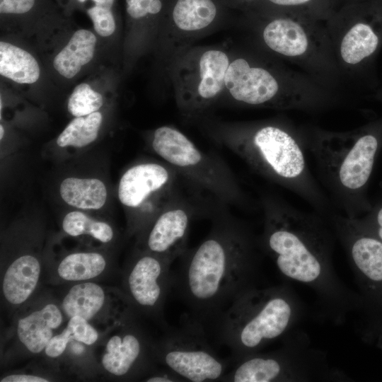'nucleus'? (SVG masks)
Wrapping results in <instances>:
<instances>
[{"label":"nucleus","instance_id":"1","mask_svg":"<svg viewBox=\"0 0 382 382\" xmlns=\"http://www.w3.org/2000/svg\"><path fill=\"white\" fill-rule=\"evenodd\" d=\"M257 241L248 228L219 214L211 231L180 257L172 272V289L201 323L215 324L231 303L255 286Z\"/></svg>","mask_w":382,"mask_h":382},{"label":"nucleus","instance_id":"2","mask_svg":"<svg viewBox=\"0 0 382 382\" xmlns=\"http://www.w3.org/2000/svg\"><path fill=\"white\" fill-rule=\"evenodd\" d=\"M263 231L260 247L286 278L313 289L333 308L345 311L358 300L335 275L332 264L333 236L328 220L301 211L281 198L264 195Z\"/></svg>","mask_w":382,"mask_h":382},{"label":"nucleus","instance_id":"3","mask_svg":"<svg viewBox=\"0 0 382 382\" xmlns=\"http://www.w3.org/2000/svg\"><path fill=\"white\" fill-rule=\"evenodd\" d=\"M210 134L254 171L296 194L323 217L335 210L308 168L301 129L272 119L220 123L210 127Z\"/></svg>","mask_w":382,"mask_h":382},{"label":"nucleus","instance_id":"4","mask_svg":"<svg viewBox=\"0 0 382 382\" xmlns=\"http://www.w3.org/2000/svg\"><path fill=\"white\" fill-rule=\"evenodd\" d=\"M381 128L373 125L347 132L301 129L306 149L313 156L331 203L349 218L359 217L366 209L364 192L381 145Z\"/></svg>","mask_w":382,"mask_h":382},{"label":"nucleus","instance_id":"5","mask_svg":"<svg viewBox=\"0 0 382 382\" xmlns=\"http://www.w3.org/2000/svg\"><path fill=\"white\" fill-rule=\"evenodd\" d=\"M299 312V301L287 286H253L241 294L214 324L216 335L231 349L233 361L286 334Z\"/></svg>","mask_w":382,"mask_h":382},{"label":"nucleus","instance_id":"6","mask_svg":"<svg viewBox=\"0 0 382 382\" xmlns=\"http://www.w3.org/2000/svg\"><path fill=\"white\" fill-rule=\"evenodd\" d=\"M248 12L265 50L279 61L299 67L328 87L333 88L338 84L342 76L325 24L296 14Z\"/></svg>","mask_w":382,"mask_h":382},{"label":"nucleus","instance_id":"7","mask_svg":"<svg viewBox=\"0 0 382 382\" xmlns=\"http://www.w3.org/2000/svg\"><path fill=\"white\" fill-rule=\"evenodd\" d=\"M151 146L181 177L219 202L239 206L247 203L246 196L228 166L218 156L199 149L175 127L156 129Z\"/></svg>","mask_w":382,"mask_h":382},{"label":"nucleus","instance_id":"8","mask_svg":"<svg viewBox=\"0 0 382 382\" xmlns=\"http://www.w3.org/2000/svg\"><path fill=\"white\" fill-rule=\"evenodd\" d=\"M225 382H298L332 379L338 376L329 369L320 351L301 344L289 343L282 348L265 353L255 352L236 361Z\"/></svg>","mask_w":382,"mask_h":382},{"label":"nucleus","instance_id":"9","mask_svg":"<svg viewBox=\"0 0 382 382\" xmlns=\"http://www.w3.org/2000/svg\"><path fill=\"white\" fill-rule=\"evenodd\" d=\"M181 321L180 328H170L155 342L157 362L184 381H221L229 361L219 357L208 343L201 323L187 314Z\"/></svg>","mask_w":382,"mask_h":382},{"label":"nucleus","instance_id":"10","mask_svg":"<svg viewBox=\"0 0 382 382\" xmlns=\"http://www.w3.org/2000/svg\"><path fill=\"white\" fill-rule=\"evenodd\" d=\"M231 62L220 49L206 48L190 52L178 63L175 73L178 108L188 117L201 115L225 89V77Z\"/></svg>","mask_w":382,"mask_h":382},{"label":"nucleus","instance_id":"11","mask_svg":"<svg viewBox=\"0 0 382 382\" xmlns=\"http://www.w3.org/2000/svg\"><path fill=\"white\" fill-rule=\"evenodd\" d=\"M335 58L341 76L355 75L370 65L382 45V21L348 4L326 21Z\"/></svg>","mask_w":382,"mask_h":382},{"label":"nucleus","instance_id":"12","mask_svg":"<svg viewBox=\"0 0 382 382\" xmlns=\"http://www.w3.org/2000/svg\"><path fill=\"white\" fill-rule=\"evenodd\" d=\"M170 260L141 250L128 262L122 274V292L136 313L146 316L167 330L163 316L168 294L172 289Z\"/></svg>","mask_w":382,"mask_h":382},{"label":"nucleus","instance_id":"13","mask_svg":"<svg viewBox=\"0 0 382 382\" xmlns=\"http://www.w3.org/2000/svg\"><path fill=\"white\" fill-rule=\"evenodd\" d=\"M325 218L345 248L362 291L382 305V241L358 218H349L335 210Z\"/></svg>","mask_w":382,"mask_h":382},{"label":"nucleus","instance_id":"14","mask_svg":"<svg viewBox=\"0 0 382 382\" xmlns=\"http://www.w3.org/2000/svg\"><path fill=\"white\" fill-rule=\"evenodd\" d=\"M180 175L166 163H141L129 168L122 176L118 187L120 202L138 212L144 221L155 217L181 192Z\"/></svg>","mask_w":382,"mask_h":382},{"label":"nucleus","instance_id":"15","mask_svg":"<svg viewBox=\"0 0 382 382\" xmlns=\"http://www.w3.org/2000/svg\"><path fill=\"white\" fill-rule=\"evenodd\" d=\"M111 330L100 356V365L107 373L117 378L134 379L155 369V342L144 332L135 315Z\"/></svg>","mask_w":382,"mask_h":382},{"label":"nucleus","instance_id":"16","mask_svg":"<svg viewBox=\"0 0 382 382\" xmlns=\"http://www.w3.org/2000/svg\"><path fill=\"white\" fill-rule=\"evenodd\" d=\"M59 301L67 319L80 316L93 325L114 328L136 314L122 291H110L94 281L71 284Z\"/></svg>","mask_w":382,"mask_h":382},{"label":"nucleus","instance_id":"17","mask_svg":"<svg viewBox=\"0 0 382 382\" xmlns=\"http://www.w3.org/2000/svg\"><path fill=\"white\" fill-rule=\"evenodd\" d=\"M197 207L182 194L171 200L148 224L143 250L170 262L187 250L190 228L199 214Z\"/></svg>","mask_w":382,"mask_h":382},{"label":"nucleus","instance_id":"18","mask_svg":"<svg viewBox=\"0 0 382 382\" xmlns=\"http://www.w3.org/2000/svg\"><path fill=\"white\" fill-rule=\"evenodd\" d=\"M14 328L18 347L25 352L37 354L45 349L62 327L65 318L59 301L45 298L33 304L30 301L21 309Z\"/></svg>","mask_w":382,"mask_h":382},{"label":"nucleus","instance_id":"19","mask_svg":"<svg viewBox=\"0 0 382 382\" xmlns=\"http://www.w3.org/2000/svg\"><path fill=\"white\" fill-rule=\"evenodd\" d=\"M226 7L221 0H169L166 13L175 30L190 35L217 22Z\"/></svg>","mask_w":382,"mask_h":382},{"label":"nucleus","instance_id":"20","mask_svg":"<svg viewBox=\"0 0 382 382\" xmlns=\"http://www.w3.org/2000/svg\"><path fill=\"white\" fill-rule=\"evenodd\" d=\"M106 257L96 252H76L64 257L52 270H48L50 281L55 284L94 281L108 274Z\"/></svg>","mask_w":382,"mask_h":382},{"label":"nucleus","instance_id":"21","mask_svg":"<svg viewBox=\"0 0 382 382\" xmlns=\"http://www.w3.org/2000/svg\"><path fill=\"white\" fill-rule=\"evenodd\" d=\"M96 37L88 30H76L66 46L55 56L53 66L66 79L75 76L94 57Z\"/></svg>","mask_w":382,"mask_h":382},{"label":"nucleus","instance_id":"22","mask_svg":"<svg viewBox=\"0 0 382 382\" xmlns=\"http://www.w3.org/2000/svg\"><path fill=\"white\" fill-rule=\"evenodd\" d=\"M59 192L66 204L82 209H98L107 198L104 183L96 178H67L62 182Z\"/></svg>","mask_w":382,"mask_h":382},{"label":"nucleus","instance_id":"23","mask_svg":"<svg viewBox=\"0 0 382 382\" xmlns=\"http://www.w3.org/2000/svg\"><path fill=\"white\" fill-rule=\"evenodd\" d=\"M0 74L18 83H33L38 80L40 70L37 62L28 52L1 41Z\"/></svg>","mask_w":382,"mask_h":382},{"label":"nucleus","instance_id":"24","mask_svg":"<svg viewBox=\"0 0 382 382\" xmlns=\"http://www.w3.org/2000/svg\"><path fill=\"white\" fill-rule=\"evenodd\" d=\"M327 6L326 0H258L253 11L286 13L327 21L333 13Z\"/></svg>","mask_w":382,"mask_h":382},{"label":"nucleus","instance_id":"25","mask_svg":"<svg viewBox=\"0 0 382 382\" xmlns=\"http://www.w3.org/2000/svg\"><path fill=\"white\" fill-rule=\"evenodd\" d=\"M102 122V115L95 112L73 119L57 139L60 147H83L96 140Z\"/></svg>","mask_w":382,"mask_h":382},{"label":"nucleus","instance_id":"26","mask_svg":"<svg viewBox=\"0 0 382 382\" xmlns=\"http://www.w3.org/2000/svg\"><path fill=\"white\" fill-rule=\"evenodd\" d=\"M62 228L71 236L88 235L103 243H108L114 238V231L108 224L93 220L79 211L70 212L65 215Z\"/></svg>","mask_w":382,"mask_h":382},{"label":"nucleus","instance_id":"27","mask_svg":"<svg viewBox=\"0 0 382 382\" xmlns=\"http://www.w3.org/2000/svg\"><path fill=\"white\" fill-rule=\"evenodd\" d=\"M103 104L100 93L86 83L75 87L68 100V110L74 117L86 116L97 112Z\"/></svg>","mask_w":382,"mask_h":382},{"label":"nucleus","instance_id":"28","mask_svg":"<svg viewBox=\"0 0 382 382\" xmlns=\"http://www.w3.org/2000/svg\"><path fill=\"white\" fill-rule=\"evenodd\" d=\"M165 0H125L126 13L135 22L156 20L166 12Z\"/></svg>","mask_w":382,"mask_h":382},{"label":"nucleus","instance_id":"29","mask_svg":"<svg viewBox=\"0 0 382 382\" xmlns=\"http://www.w3.org/2000/svg\"><path fill=\"white\" fill-rule=\"evenodd\" d=\"M113 8L93 4L86 11L95 31L102 37L111 35L116 29Z\"/></svg>","mask_w":382,"mask_h":382},{"label":"nucleus","instance_id":"30","mask_svg":"<svg viewBox=\"0 0 382 382\" xmlns=\"http://www.w3.org/2000/svg\"><path fill=\"white\" fill-rule=\"evenodd\" d=\"M76 339L71 326L66 322L64 328L52 337L44 352L49 358H58L65 352L68 345Z\"/></svg>","mask_w":382,"mask_h":382},{"label":"nucleus","instance_id":"31","mask_svg":"<svg viewBox=\"0 0 382 382\" xmlns=\"http://www.w3.org/2000/svg\"><path fill=\"white\" fill-rule=\"evenodd\" d=\"M67 322L71 326L77 341L87 346H91L98 340V330L86 319L80 316H74L69 318Z\"/></svg>","mask_w":382,"mask_h":382},{"label":"nucleus","instance_id":"32","mask_svg":"<svg viewBox=\"0 0 382 382\" xmlns=\"http://www.w3.org/2000/svg\"><path fill=\"white\" fill-rule=\"evenodd\" d=\"M37 0H0V13L4 16H20L30 11Z\"/></svg>","mask_w":382,"mask_h":382},{"label":"nucleus","instance_id":"33","mask_svg":"<svg viewBox=\"0 0 382 382\" xmlns=\"http://www.w3.org/2000/svg\"><path fill=\"white\" fill-rule=\"evenodd\" d=\"M359 221L382 241V205L372 212L369 216L359 218Z\"/></svg>","mask_w":382,"mask_h":382},{"label":"nucleus","instance_id":"34","mask_svg":"<svg viewBox=\"0 0 382 382\" xmlns=\"http://www.w3.org/2000/svg\"><path fill=\"white\" fill-rule=\"evenodd\" d=\"M147 382H181L184 380L168 369L156 370V368L144 379Z\"/></svg>","mask_w":382,"mask_h":382},{"label":"nucleus","instance_id":"35","mask_svg":"<svg viewBox=\"0 0 382 382\" xmlns=\"http://www.w3.org/2000/svg\"><path fill=\"white\" fill-rule=\"evenodd\" d=\"M1 382H47L49 378L31 374H12L2 377Z\"/></svg>","mask_w":382,"mask_h":382},{"label":"nucleus","instance_id":"36","mask_svg":"<svg viewBox=\"0 0 382 382\" xmlns=\"http://www.w3.org/2000/svg\"><path fill=\"white\" fill-rule=\"evenodd\" d=\"M227 6L245 8L248 11L255 8L258 0H221Z\"/></svg>","mask_w":382,"mask_h":382},{"label":"nucleus","instance_id":"37","mask_svg":"<svg viewBox=\"0 0 382 382\" xmlns=\"http://www.w3.org/2000/svg\"><path fill=\"white\" fill-rule=\"evenodd\" d=\"M0 139H2L4 134V129L1 125H0Z\"/></svg>","mask_w":382,"mask_h":382},{"label":"nucleus","instance_id":"38","mask_svg":"<svg viewBox=\"0 0 382 382\" xmlns=\"http://www.w3.org/2000/svg\"><path fill=\"white\" fill-rule=\"evenodd\" d=\"M74 1L75 4H84L86 0H73Z\"/></svg>","mask_w":382,"mask_h":382}]
</instances>
